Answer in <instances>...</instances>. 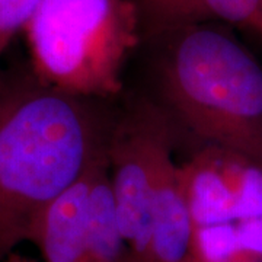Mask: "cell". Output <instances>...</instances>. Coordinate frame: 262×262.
<instances>
[{
    "label": "cell",
    "instance_id": "cell-1",
    "mask_svg": "<svg viewBox=\"0 0 262 262\" xmlns=\"http://www.w3.org/2000/svg\"><path fill=\"white\" fill-rule=\"evenodd\" d=\"M102 102L63 94L31 67L0 72V262L105 155L114 113Z\"/></svg>",
    "mask_w": 262,
    "mask_h": 262
},
{
    "label": "cell",
    "instance_id": "cell-2",
    "mask_svg": "<svg viewBox=\"0 0 262 262\" xmlns=\"http://www.w3.org/2000/svg\"><path fill=\"white\" fill-rule=\"evenodd\" d=\"M153 46L151 101L198 146L230 151L262 170V66L219 24L144 38Z\"/></svg>",
    "mask_w": 262,
    "mask_h": 262
},
{
    "label": "cell",
    "instance_id": "cell-3",
    "mask_svg": "<svg viewBox=\"0 0 262 262\" xmlns=\"http://www.w3.org/2000/svg\"><path fill=\"white\" fill-rule=\"evenodd\" d=\"M24 32L41 82L103 102L124 94L125 67L143 42L131 0H41Z\"/></svg>",
    "mask_w": 262,
    "mask_h": 262
},
{
    "label": "cell",
    "instance_id": "cell-4",
    "mask_svg": "<svg viewBox=\"0 0 262 262\" xmlns=\"http://www.w3.org/2000/svg\"><path fill=\"white\" fill-rule=\"evenodd\" d=\"M196 262H262V170L230 151L198 146L181 162Z\"/></svg>",
    "mask_w": 262,
    "mask_h": 262
},
{
    "label": "cell",
    "instance_id": "cell-5",
    "mask_svg": "<svg viewBox=\"0 0 262 262\" xmlns=\"http://www.w3.org/2000/svg\"><path fill=\"white\" fill-rule=\"evenodd\" d=\"M175 144L177 136L166 114L146 94L130 95L115 110L106 163L128 258L143 255L156 181Z\"/></svg>",
    "mask_w": 262,
    "mask_h": 262
},
{
    "label": "cell",
    "instance_id": "cell-6",
    "mask_svg": "<svg viewBox=\"0 0 262 262\" xmlns=\"http://www.w3.org/2000/svg\"><path fill=\"white\" fill-rule=\"evenodd\" d=\"M130 259L134 262H196L187 184L182 165L173 159V153L163 160L156 181L143 255L139 259Z\"/></svg>",
    "mask_w": 262,
    "mask_h": 262
},
{
    "label": "cell",
    "instance_id": "cell-7",
    "mask_svg": "<svg viewBox=\"0 0 262 262\" xmlns=\"http://www.w3.org/2000/svg\"><path fill=\"white\" fill-rule=\"evenodd\" d=\"M103 156L38 217L29 242L41 262H96L88 232V201L94 169Z\"/></svg>",
    "mask_w": 262,
    "mask_h": 262
},
{
    "label": "cell",
    "instance_id": "cell-8",
    "mask_svg": "<svg viewBox=\"0 0 262 262\" xmlns=\"http://www.w3.org/2000/svg\"><path fill=\"white\" fill-rule=\"evenodd\" d=\"M143 39L198 24H229L262 35V0H131Z\"/></svg>",
    "mask_w": 262,
    "mask_h": 262
},
{
    "label": "cell",
    "instance_id": "cell-9",
    "mask_svg": "<svg viewBox=\"0 0 262 262\" xmlns=\"http://www.w3.org/2000/svg\"><path fill=\"white\" fill-rule=\"evenodd\" d=\"M41 0H0V56L35 12Z\"/></svg>",
    "mask_w": 262,
    "mask_h": 262
},
{
    "label": "cell",
    "instance_id": "cell-10",
    "mask_svg": "<svg viewBox=\"0 0 262 262\" xmlns=\"http://www.w3.org/2000/svg\"><path fill=\"white\" fill-rule=\"evenodd\" d=\"M3 262H38L35 259H32V258H28V256H25V255H20L18 252H13L10 253L9 256L5 259Z\"/></svg>",
    "mask_w": 262,
    "mask_h": 262
},
{
    "label": "cell",
    "instance_id": "cell-11",
    "mask_svg": "<svg viewBox=\"0 0 262 262\" xmlns=\"http://www.w3.org/2000/svg\"><path fill=\"white\" fill-rule=\"evenodd\" d=\"M122 262H134V261H131L130 258H127V256H124V259H122Z\"/></svg>",
    "mask_w": 262,
    "mask_h": 262
}]
</instances>
